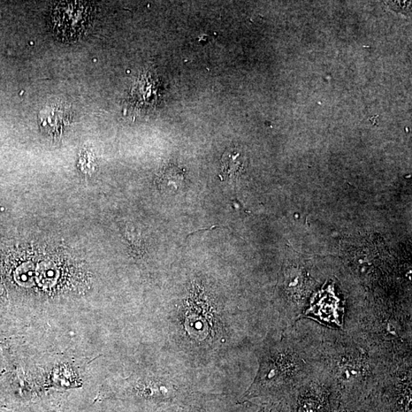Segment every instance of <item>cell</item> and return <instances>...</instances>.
<instances>
[{"mask_svg":"<svg viewBox=\"0 0 412 412\" xmlns=\"http://www.w3.org/2000/svg\"><path fill=\"white\" fill-rule=\"evenodd\" d=\"M322 299L312 304L305 316L316 319L319 323L341 327L337 301L327 295Z\"/></svg>","mask_w":412,"mask_h":412,"instance_id":"obj_3","label":"cell"},{"mask_svg":"<svg viewBox=\"0 0 412 412\" xmlns=\"http://www.w3.org/2000/svg\"><path fill=\"white\" fill-rule=\"evenodd\" d=\"M181 316V324L189 338L200 343L208 338H213L219 328V320L213 307L204 302H189Z\"/></svg>","mask_w":412,"mask_h":412,"instance_id":"obj_2","label":"cell"},{"mask_svg":"<svg viewBox=\"0 0 412 412\" xmlns=\"http://www.w3.org/2000/svg\"><path fill=\"white\" fill-rule=\"evenodd\" d=\"M334 412H336V411H334ZM338 412H339V411H338ZM340 412H354V411H340Z\"/></svg>","mask_w":412,"mask_h":412,"instance_id":"obj_5","label":"cell"},{"mask_svg":"<svg viewBox=\"0 0 412 412\" xmlns=\"http://www.w3.org/2000/svg\"><path fill=\"white\" fill-rule=\"evenodd\" d=\"M242 162L240 160L239 154L235 152H227L221 160L223 166V175L224 178H233L241 170Z\"/></svg>","mask_w":412,"mask_h":412,"instance_id":"obj_4","label":"cell"},{"mask_svg":"<svg viewBox=\"0 0 412 412\" xmlns=\"http://www.w3.org/2000/svg\"><path fill=\"white\" fill-rule=\"evenodd\" d=\"M94 5L88 2H60L50 15L52 32L63 42H74L86 33L94 18Z\"/></svg>","mask_w":412,"mask_h":412,"instance_id":"obj_1","label":"cell"}]
</instances>
